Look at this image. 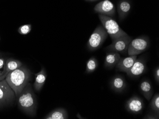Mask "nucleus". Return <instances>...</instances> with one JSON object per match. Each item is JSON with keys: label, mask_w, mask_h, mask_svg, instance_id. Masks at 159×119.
I'll list each match as a JSON object with an SVG mask.
<instances>
[{"label": "nucleus", "mask_w": 159, "mask_h": 119, "mask_svg": "<svg viewBox=\"0 0 159 119\" xmlns=\"http://www.w3.org/2000/svg\"><path fill=\"white\" fill-rule=\"evenodd\" d=\"M146 70V60L144 57L137 58L134 65L126 73L129 77L137 78L143 74Z\"/></svg>", "instance_id": "9"}, {"label": "nucleus", "mask_w": 159, "mask_h": 119, "mask_svg": "<svg viewBox=\"0 0 159 119\" xmlns=\"http://www.w3.org/2000/svg\"><path fill=\"white\" fill-rule=\"evenodd\" d=\"M31 72L25 66L10 72L5 77V80L14 91L16 97L27 86L30 81Z\"/></svg>", "instance_id": "1"}, {"label": "nucleus", "mask_w": 159, "mask_h": 119, "mask_svg": "<svg viewBox=\"0 0 159 119\" xmlns=\"http://www.w3.org/2000/svg\"><path fill=\"white\" fill-rule=\"evenodd\" d=\"M132 40V38L128 35L122 36L112 41V43L106 47L104 49L108 52L125 54L127 52L129 45Z\"/></svg>", "instance_id": "7"}, {"label": "nucleus", "mask_w": 159, "mask_h": 119, "mask_svg": "<svg viewBox=\"0 0 159 119\" xmlns=\"http://www.w3.org/2000/svg\"><path fill=\"white\" fill-rule=\"evenodd\" d=\"M17 97L19 109L28 116L35 117L37 111V100L31 83H29Z\"/></svg>", "instance_id": "2"}, {"label": "nucleus", "mask_w": 159, "mask_h": 119, "mask_svg": "<svg viewBox=\"0 0 159 119\" xmlns=\"http://www.w3.org/2000/svg\"><path fill=\"white\" fill-rule=\"evenodd\" d=\"M154 78L156 82L159 84V67L157 66L154 71Z\"/></svg>", "instance_id": "24"}, {"label": "nucleus", "mask_w": 159, "mask_h": 119, "mask_svg": "<svg viewBox=\"0 0 159 119\" xmlns=\"http://www.w3.org/2000/svg\"><path fill=\"white\" fill-rule=\"evenodd\" d=\"M140 90L145 99L150 101L153 94V87L150 81L147 80L142 81L140 84Z\"/></svg>", "instance_id": "15"}, {"label": "nucleus", "mask_w": 159, "mask_h": 119, "mask_svg": "<svg viewBox=\"0 0 159 119\" xmlns=\"http://www.w3.org/2000/svg\"><path fill=\"white\" fill-rule=\"evenodd\" d=\"M16 97L14 91L5 79L0 82V109L11 104Z\"/></svg>", "instance_id": "6"}, {"label": "nucleus", "mask_w": 159, "mask_h": 119, "mask_svg": "<svg viewBox=\"0 0 159 119\" xmlns=\"http://www.w3.org/2000/svg\"><path fill=\"white\" fill-rule=\"evenodd\" d=\"M111 88L115 92L121 93L127 87V83L125 78L120 75H117L112 78L110 83Z\"/></svg>", "instance_id": "12"}, {"label": "nucleus", "mask_w": 159, "mask_h": 119, "mask_svg": "<svg viewBox=\"0 0 159 119\" xmlns=\"http://www.w3.org/2000/svg\"><path fill=\"white\" fill-rule=\"evenodd\" d=\"M0 40H1V39H0Z\"/></svg>", "instance_id": "27"}, {"label": "nucleus", "mask_w": 159, "mask_h": 119, "mask_svg": "<svg viewBox=\"0 0 159 119\" xmlns=\"http://www.w3.org/2000/svg\"><path fill=\"white\" fill-rule=\"evenodd\" d=\"M98 66V62L95 57H92L87 61L86 63L85 73H91L96 70Z\"/></svg>", "instance_id": "19"}, {"label": "nucleus", "mask_w": 159, "mask_h": 119, "mask_svg": "<svg viewBox=\"0 0 159 119\" xmlns=\"http://www.w3.org/2000/svg\"><path fill=\"white\" fill-rule=\"evenodd\" d=\"M6 59L3 57H0V76L4 75L6 74H8L6 70L5 61Z\"/></svg>", "instance_id": "22"}, {"label": "nucleus", "mask_w": 159, "mask_h": 119, "mask_svg": "<svg viewBox=\"0 0 159 119\" xmlns=\"http://www.w3.org/2000/svg\"><path fill=\"white\" fill-rule=\"evenodd\" d=\"M137 58V56H129L128 57H121L118 63L116 66V69L119 71L126 73L134 65Z\"/></svg>", "instance_id": "11"}, {"label": "nucleus", "mask_w": 159, "mask_h": 119, "mask_svg": "<svg viewBox=\"0 0 159 119\" xmlns=\"http://www.w3.org/2000/svg\"><path fill=\"white\" fill-rule=\"evenodd\" d=\"M150 46L149 37L142 36L132 40L129 45L127 52L129 56H137L148 50Z\"/></svg>", "instance_id": "5"}, {"label": "nucleus", "mask_w": 159, "mask_h": 119, "mask_svg": "<svg viewBox=\"0 0 159 119\" xmlns=\"http://www.w3.org/2000/svg\"><path fill=\"white\" fill-rule=\"evenodd\" d=\"M35 78L34 88L35 91L39 92L44 86L47 79V73L45 68L42 67L40 72L35 74Z\"/></svg>", "instance_id": "14"}, {"label": "nucleus", "mask_w": 159, "mask_h": 119, "mask_svg": "<svg viewBox=\"0 0 159 119\" xmlns=\"http://www.w3.org/2000/svg\"><path fill=\"white\" fill-rule=\"evenodd\" d=\"M23 65V63L20 61L12 58H8L5 61L6 70L7 73L16 70Z\"/></svg>", "instance_id": "18"}, {"label": "nucleus", "mask_w": 159, "mask_h": 119, "mask_svg": "<svg viewBox=\"0 0 159 119\" xmlns=\"http://www.w3.org/2000/svg\"><path fill=\"white\" fill-rule=\"evenodd\" d=\"M99 19L108 34L112 41L128 35L120 28L116 21L110 17L99 15Z\"/></svg>", "instance_id": "3"}, {"label": "nucleus", "mask_w": 159, "mask_h": 119, "mask_svg": "<svg viewBox=\"0 0 159 119\" xmlns=\"http://www.w3.org/2000/svg\"><path fill=\"white\" fill-rule=\"evenodd\" d=\"M44 119H67L68 114L66 110L63 108H58L52 110L43 117Z\"/></svg>", "instance_id": "17"}, {"label": "nucleus", "mask_w": 159, "mask_h": 119, "mask_svg": "<svg viewBox=\"0 0 159 119\" xmlns=\"http://www.w3.org/2000/svg\"><path fill=\"white\" fill-rule=\"evenodd\" d=\"M150 102V107L154 113L159 115V94L157 93L152 97Z\"/></svg>", "instance_id": "20"}, {"label": "nucleus", "mask_w": 159, "mask_h": 119, "mask_svg": "<svg viewBox=\"0 0 159 119\" xmlns=\"http://www.w3.org/2000/svg\"><path fill=\"white\" fill-rule=\"evenodd\" d=\"M108 33L102 26L99 25L91 34L87 44L90 51L97 50L103 44L108 37Z\"/></svg>", "instance_id": "4"}, {"label": "nucleus", "mask_w": 159, "mask_h": 119, "mask_svg": "<svg viewBox=\"0 0 159 119\" xmlns=\"http://www.w3.org/2000/svg\"><path fill=\"white\" fill-rule=\"evenodd\" d=\"M131 9V3L128 0H120L119 2L117 5L118 13L120 21L125 18Z\"/></svg>", "instance_id": "16"}, {"label": "nucleus", "mask_w": 159, "mask_h": 119, "mask_svg": "<svg viewBox=\"0 0 159 119\" xmlns=\"http://www.w3.org/2000/svg\"><path fill=\"white\" fill-rule=\"evenodd\" d=\"M32 30V25L29 24H25L21 26L18 29V32L19 33L23 35L28 34L31 32Z\"/></svg>", "instance_id": "21"}, {"label": "nucleus", "mask_w": 159, "mask_h": 119, "mask_svg": "<svg viewBox=\"0 0 159 119\" xmlns=\"http://www.w3.org/2000/svg\"><path fill=\"white\" fill-rule=\"evenodd\" d=\"M95 13L107 16L113 17L115 15V7L110 0H103L97 3L94 7Z\"/></svg>", "instance_id": "8"}, {"label": "nucleus", "mask_w": 159, "mask_h": 119, "mask_svg": "<svg viewBox=\"0 0 159 119\" xmlns=\"http://www.w3.org/2000/svg\"><path fill=\"white\" fill-rule=\"evenodd\" d=\"M143 119H159V115L154 113H150L143 117Z\"/></svg>", "instance_id": "23"}, {"label": "nucleus", "mask_w": 159, "mask_h": 119, "mask_svg": "<svg viewBox=\"0 0 159 119\" xmlns=\"http://www.w3.org/2000/svg\"><path fill=\"white\" fill-rule=\"evenodd\" d=\"M86 1L89 2H95L97 1H98V0H86Z\"/></svg>", "instance_id": "26"}, {"label": "nucleus", "mask_w": 159, "mask_h": 119, "mask_svg": "<svg viewBox=\"0 0 159 119\" xmlns=\"http://www.w3.org/2000/svg\"><path fill=\"white\" fill-rule=\"evenodd\" d=\"M4 74V75L0 76V82L2 80L4 79H5V77H6V75H7V74Z\"/></svg>", "instance_id": "25"}, {"label": "nucleus", "mask_w": 159, "mask_h": 119, "mask_svg": "<svg viewBox=\"0 0 159 119\" xmlns=\"http://www.w3.org/2000/svg\"><path fill=\"white\" fill-rule=\"evenodd\" d=\"M144 107L143 101L138 96H133L125 104V108L128 112L134 114L141 113Z\"/></svg>", "instance_id": "10"}, {"label": "nucleus", "mask_w": 159, "mask_h": 119, "mask_svg": "<svg viewBox=\"0 0 159 119\" xmlns=\"http://www.w3.org/2000/svg\"><path fill=\"white\" fill-rule=\"evenodd\" d=\"M120 58V55L118 52H108L105 56L104 66L108 69H112L118 63Z\"/></svg>", "instance_id": "13"}]
</instances>
